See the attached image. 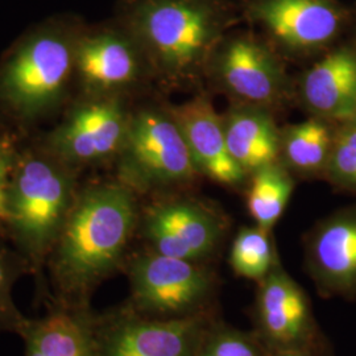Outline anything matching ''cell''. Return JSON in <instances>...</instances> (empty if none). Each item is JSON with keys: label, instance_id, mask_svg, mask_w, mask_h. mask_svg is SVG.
<instances>
[{"label": "cell", "instance_id": "cell-1", "mask_svg": "<svg viewBox=\"0 0 356 356\" xmlns=\"http://www.w3.org/2000/svg\"><path fill=\"white\" fill-rule=\"evenodd\" d=\"M241 23L234 0H124L119 15L148 67L178 89L206 79L218 45Z\"/></svg>", "mask_w": 356, "mask_h": 356}, {"label": "cell", "instance_id": "cell-2", "mask_svg": "<svg viewBox=\"0 0 356 356\" xmlns=\"http://www.w3.org/2000/svg\"><path fill=\"white\" fill-rule=\"evenodd\" d=\"M134 191L104 184L81 194L56 243L53 277L67 300H81L120 263L136 225Z\"/></svg>", "mask_w": 356, "mask_h": 356}, {"label": "cell", "instance_id": "cell-3", "mask_svg": "<svg viewBox=\"0 0 356 356\" xmlns=\"http://www.w3.org/2000/svg\"><path fill=\"white\" fill-rule=\"evenodd\" d=\"M239 8L243 23L292 60L322 56L353 22L341 0H241Z\"/></svg>", "mask_w": 356, "mask_h": 356}, {"label": "cell", "instance_id": "cell-4", "mask_svg": "<svg viewBox=\"0 0 356 356\" xmlns=\"http://www.w3.org/2000/svg\"><path fill=\"white\" fill-rule=\"evenodd\" d=\"M206 79L227 95L231 103L276 110L296 99V83L284 58L252 29L231 31L218 45Z\"/></svg>", "mask_w": 356, "mask_h": 356}, {"label": "cell", "instance_id": "cell-5", "mask_svg": "<svg viewBox=\"0 0 356 356\" xmlns=\"http://www.w3.org/2000/svg\"><path fill=\"white\" fill-rule=\"evenodd\" d=\"M72 206V182L60 166L28 157L13 170L7 222L35 263L56 245Z\"/></svg>", "mask_w": 356, "mask_h": 356}, {"label": "cell", "instance_id": "cell-6", "mask_svg": "<svg viewBox=\"0 0 356 356\" xmlns=\"http://www.w3.org/2000/svg\"><path fill=\"white\" fill-rule=\"evenodd\" d=\"M78 33L44 26L24 38L0 74V94L17 113L40 114L57 102L76 67Z\"/></svg>", "mask_w": 356, "mask_h": 356}, {"label": "cell", "instance_id": "cell-7", "mask_svg": "<svg viewBox=\"0 0 356 356\" xmlns=\"http://www.w3.org/2000/svg\"><path fill=\"white\" fill-rule=\"evenodd\" d=\"M119 156L122 182L132 191L184 186L201 177L169 110L145 108L131 115Z\"/></svg>", "mask_w": 356, "mask_h": 356}, {"label": "cell", "instance_id": "cell-8", "mask_svg": "<svg viewBox=\"0 0 356 356\" xmlns=\"http://www.w3.org/2000/svg\"><path fill=\"white\" fill-rule=\"evenodd\" d=\"M135 306L160 318L191 316L211 289V276L200 263L149 251L129 267Z\"/></svg>", "mask_w": 356, "mask_h": 356}, {"label": "cell", "instance_id": "cell-9", "mask_svg": "<svg viewBox=\"0 0 356 356\" xmlns=\"http://www.w3.org/2000/svg\"><path fill=\"white\" fill-rule=\"evenodd\" d=\"M225 229L223 218L213 207L191 198L153 204L143 222L152 251L195 263L216 252Z\"/></svg>", "mask_w": 356, "mask_h": 356}, {"label": "cell", "instance_id": "cell-10", "mask_svg": "<svg viewBox=\"0 0 356 356\" xmlns=\"http://www.w3.org/2000/svg\"><path fill=\"white\" fill-rule=\"evenodd\" d=\"M76 69L94 97H118L149 67L136 41L118 24L78 33Z\"/></svg>", "mask_w": 356, "mask_h": 356}, {"label": "cell", "instance_id": "cell-11", "mask_svg": "<svg viewBox=\"0 0 356 356\" xmlns=\"http://www.w3.org/2000/svg\"><path fill=\"white\" fill-rule=\"evenodd\" d=\"M131 115L118 97H95L57 128L51 147L72 163H94L119 154L127 135Z\"/></svg>", "mask_w": 356, "mask_h": 356}, {"label": "cell", "instance_id": "cell-12", "mask_svg": "<svg viewBox=\"0 0 356 356\" xmlns=\"http://www.w3.org/2000/svg\"><path fill=\"white\" fill-rule=\"evenodd\" d=\"M202 322L177 318L118 319L99 330L101 356H198Z\"/></svg>", "mask_w": 356, "mask_h": 356}, {"label": "cell", "instance_id": "cell-13", "mask_svg": "<svg viewBox=\"0 0 356 356\" xmlns=\"http://www.w3.org/2000/svg\"><path fill=\"white\" fill-rule=\"evenodd\" d=\"M306 263L321 292L356 297V204L335 211L313 229Z\"/></svg>", "mask_w": 356, "mask_h": 356}, {"label": "cell", "instance_id": "cell-14", "mask_svg": "<svg viewBox=\"0 0 356 356\" xmlns=\"http://www.w3.org/2000/svg\"><path fill=\"white\" fill-rule=\"evenodd\" d=\"M296 99L310 114L337 124L356 118V48L335 45L296 83Z\"/></svg>", "mask_w": 356, "mask_h": 356}, {"label": "cell", "instance_id": "cell-15", "mask_svg": "<svg viewBox=\"0 0 356 356\" xmlns=\"http://www.w3.org/2000/svg\"><path fill=\"white\" fill-rule=\"evenodd\" d=\"M169 111L202 177L231 188L241 186L248 179L229 154L222 115L216 113L214 104L206 95H195L188 102L170 107Z\"/></svg>", "mask_w": 356, "mask_h": 356}, {"label": "cell", "instance_id": "cell-16", "mask_svg": "<svg viewBox=\"0 0 356 356\" xmlns=\"http://www.w3.org/2000/svg\"><path fill=\"white\" fill-rule=\"evenodd\" d=\"M256 316L264 338L276 350L307 347L314 337L309 298L280 264L259 284Z\"/></svg>", "mask_w": 356, "mask_h": 356}, {"label": "cell", "instance_id": "cell-17", "mask_svg": "<svg viewBox=\"0 0 356 356\" xmlns=\"http://www.w3.org/2000/svg\"><path fill=\"white\" fill-rule=\"evenodd\" d=\"M222 120L229 154L248 178L280 160L281 128L272 111L231 103Z\"/></svg>", "mask_w": 356, "mask_h": 356}, {"label": "cell", "instance_id": "cell-18", "mask_svg": "<svg viewBox=\"0 0 356 356\" xmlns=\"http://www.w3.org/2000/svg\"><path fill=\"white\" fill-rule=\"evenodd\" d=\"M19 331L26 356H101L99 329L83 310L66 309L44 318H24Z\"/></svg>", "mask_w": 356, "mask_h": 356}, {"label": "cell", "instance_id": "cell-19", "mask_svg": "<svg viewBox=\"0 0 356 356\" xmlns=\"http://www.w3.org/2000/svg\"><path fill=\"white\" fill-rule=\"evenodd\" d=\"M339 126L310 116L301 123L281 128L279 161L292 175L325 177Z\"/></svg>", "mask_w": 356, "mask_h": 356}, {"label": "cell", "instance_id": "cell-20", "mask_svg": "<svg viewBox=\"0 0 356 356\" xmlns=\"http://www.w3.org/2000/svg\"><path fill=\"white\" fill-rule=\"evenodd\" d=\"M247 207L256 226L272 231L280 220L294 191L293 175L280 161L250 176Z\"/></svg>", "mask_w": 356, "mask_h": 356}, {"label": "cell", "instance_id": "cell-21", "mask_svg": "<svg viewBox=\"0 0 356 356\" xmlns=\"http://www.w3.org/2000/svg\"><path fill=\"white\" fill-rule=\"evenodd\" d=\"M277 264L270 231L256 225L238 231L229 251V266L236 275L260 282Z\"/></svg>", "mask_w": 356, "mask_h": 356}, {"label": "cell", "instance_id": "cell-22", "mask_svg": "<svg viewBox=\"0 0 356 356\" xmlns=\"http://www.w3.org/2000/svg\"><path fill=\"white\" fill-rule=\"evenodd\" d=\"M325 177L342 191H356V123L338 128Z\"/></svg>", "mask_w": 356, "mask_h": 356}, {"label": "cell", "instance_id": "cell-23", "mask_svg": "<svg viewBox=\"0 0 356 356\" xmlns=\"http://www.w3.org/2000/svg\"><path fill=\"white\" fill-rule=\"evenodd\" d=\"M198 356H263L254 339L243 332L220 329L204 337Z\"/></svg>", "mask_w": 356, "mask_h": 356}, {"label": "cell", "instance_id": "cell-24", "mask_svg": "<svg viewBox=\"0 0 356 356\" xmlns=\"http://www.w3.org/2000/svg\"><path fill=\"white\" fill-rule=\"evenodd\" d=\"M13 281L11 268L8 267L4 257L0 256V326L6 325L19 330L24 318L15 309L11 300Z\"/></svg>", "mask_w": 356, "mask_h": 356}, {"label": "cell", "instance_id": "cell-25", "mask_svg": "<svg viewBox=\"0 0 356 356\" xmlns=\"http://www.w3.org/2000/svg\"><path fill=\"white\" fill-rule=\"evenodd\" d=\"M13 153L8 143L0 140V223L7 220V195L13 173Z\"/></svg>", "mask_w": 356, "mask_h": 356}, {"label": "cell", "instance_id": "cell-26", "mask_svg": "<svg viewBox=\"0 0 356 356\" xmlns=\"http://www.w3.org/2000/svg\"><path fill=\"white\" fill-rule=\"evenodd\" d=\"M273 356H316L310 347H301V348H291V350H276V354Z\"/></svg>", "mask_w": 356, "mask_h": 356}, {"label": "cell", "instance_id": "cell-27", "mask_svg": "<svg viewBox=\"0 0 356 356\" xmlns=\"http://www.w3.org/2000/svg\"><path fill=\"white\" fill-rule=\"evenodd\" d=\"M351 122H355V123H356V118H355V119H354V120H351Z\"/></svg>", "mask_w": 356, "mask_h": 356}, {"label": "cell", "instance_id": "cell-28", "mask_svg": "<svg viewBox=\"0 0 356 356\" xmlns=\"http://www.w3.org/2000/svg\"><path fill=\"white\" fill-rule=\"evenodd\" d=\"M355 48H356V45H355Z\"/></svg>", "mask_w": 356, "mask_h": 356}]
</instances>
